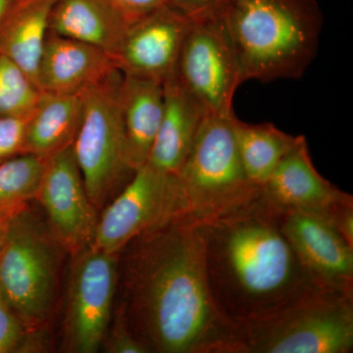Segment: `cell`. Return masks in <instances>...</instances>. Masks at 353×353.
<instances>
[{
    "label": "cell",
    "mask_w": 353,
    "mask_h": 353,
    "mask_svg": "<svg viewBox=\"0 0 353 353\" xmlns=\"http://www.w3.org/2000/svg\"><path fill=\"white\" fill-rule=\"evenodd\" d=\"M122 252L119 311L148 353H236L238 328L209 289L201 223L169 216Z\"/></svg>",
    "instance_id": "obj_1"
},
{
    "label": "cell",
    "mask_w": 353,
    "mask_h": 353,
    "mask_svg": "<svg viewBox=\"0 0 353 353\" xmlns=\"http://www.w3.org/2000/svg\"><path fill=\"white\" fill-rule=\"evenodd\" d=\"M201 225L211 296L236 328L322 287L304 268L281 230L277 210L261 194Z\"/></svg>",
    "instance_id": "obj_2"
},
{
    "label": "cell",
    "mask_w": 353,
    "mask_h": 353,
    "mask_svg": "<svg viewBox=\"0 0 353 353\" xmlns=\"http://www.w3.org/2000/svg\"><path fill=\"white\" fill-rule=\"evenodd\" d=\"M221 15L241 83L301 78L317 55L324 21L317 0H228Z\"/></svg>",
    "instance_id": "obj_3"
},
{
    "label": "cell",
    "mask_w": 353,
    "mask_h": 353,
    "mask_svg": "<svg viewBox=\"0 0 353 353\" xmlns=\"http://www.w3.org/2000/svg\"><path fill=\"white\" fill-rule=\"evenodd\" d=\"M234 115L208 114L189 157L174 176V214L201 223L227 214L261 194L241 164Z\"/></svg>",
    "instance_id": "obj_4"
},
{
    "label": "cell",
    "mask_w": 353,
    "mask_h": 353,
    "mask_svg": "<svg viewBox=\"0 0 353 353\" xmlns=\"http://www.w3.org/2000/svg\"><path fill=\"white\" fill-rule=\"evenodd\" d=\"M238 331L236 353H352L353 292L318 288Z\"/></svg>",
    "instance_id": "obj_5"
},
{
    "label": "cell",
    "mask_w": 353,
    "mask_h": 353,
    "mask_svg": "<svg viewBox=\"0 0 353 353\" xmlns=\"http://www.w3.org/2000/svg\"><path fill=\"white\" fill-rule=\"evenodd\" d=\"M122 76L117 69L83 90L82 121L72 145L88 199L97 210L108 205L134 173L121 111Z\"/></svg>",
    "instance_id": "obj_6"
},
{
    "label": "cell",
    "mask_w": 353,
    "mask_h": 353,
    "mask_svg": "<svg viewBox=\"0 0 353 353\" xmlns=\"http://www.w3.org/2000/svg\"><path fill=\"white\" fill-rule=\"evenodd\" d=\"M59 245L27 208L13 216L0 252V296L29 333L50 317L57 278Z\"/></svg>",
    "instance_id": "obj_7"
},
{
    "label": "cell",
    "mask_w": 353,
    "mask_h": 353,
    "mask_svg": "<svg viewBox=\"0 0 353 353\" xmlns=\"http://www.w3.org/2000/svg\"><path fill=\"white\" fill-rule=\"evenodd\" d=\"M174 75L209 113H234L240 67L221 13L192 18Z\"/></svg>",
    "instance_id": "obj_8"
},
{
    "label": "cell",
    "mask_w": 353,
    "mask_h": 353,
    "mask_svg": "<svg viewBox=\"0 0 353 353\" xmlns=\"http://www.w3.org/2000/svg\"><path fill=\"white\" fill-rule=\"evenodd\" d=\"M117 255L88 246L76 256L67 303L70 352H97L105 340L117 285Z\"/></svg>",
    "instance_id": "obj_9"
},
{
    "label": "cell",
    "mask_w": 353,
    "mask_h": 353,
    "mask_svg": "<svg viewBox=\"0 0 353 353\" xmlns=\"http://www.w3.org/2000/svg\"><path fill=\"white\" fill-rule=\"evenodd\" d=\"M174 201V176L143 165L104 208L90 246L119 254L138 234L173 215Z\"/></svg>",
    "instance_id": "obj_10"
},
{
    "label": "cell",
    "mask_w": 353,
    "mask_h": 353,
    "mask_svg": "<svg viewBox=\"0 0 353 353\" xmlns=\"http://www.w3.org/2000/svg\"><path fill=\"white\" fill-rule=\"evenodd\" d=\"M37 201L43 204L50 233L63 250L77 256L92 245L97 210L88 199L72 145L44 159Z\"/></svg>",
    "instance_id": "obj_11"
},
{
    "label": "cell",
    "mask_w": 353,
    "mask_h": 353,
    "mask_svg": "<svg viewBox=\"0 0 353 353\" xmlns=\"http://www.w3.org/2000/svg\"><path fill=\"white\" fill-rule=\"evenodd\" d=\"M192 17L166 4L130 25L115 54L126 75L164 83L175 73L183 39Z\"/></svg>",
    "instance_id": "obj_12"
},
{
    "label": "cell",
    "mask_w": 353,
    "mask_h": 353,
    "mask_svg": "<svg viewBox=\"0 0 353 353\" xmlns=\"http://www.w3.org/2000/svg\"><path fill=\"white\" fill-rule=\"evenodd\" d=\"M261 196L278 210L312 213L330 223L339 211L353 204L352 196L316 170L304 136H299L296 145L262 185Z\"/></svg>",
    "instance_id": "obj_13"
},
{
    "label": "cell",
    "mask_w": 353,
    "mask_h": 353,
    "mask_svg": "<svg viewBox=\"0 0 353 353\" xmlns=\"http://www.w3.org/2000/svg\"><path fill=\"white\" fill-rule=\"evenodd\" d=\"M276 210L283 234L313 280L353 292V248L333 225L312 213Z\"/></svg>",
    "instance_id": "obj_14"
},
{
    "label": "cell",
    "mask_w": 353,
    "mask_h": 353,
    "mask_svg": "<svg viewBox=\"0 0 353 353\" xmlns=\"http://www.w3.org/2000/svg\"><path fill=\"white\" fill-rule=\"evenodd\" d=\"M118 69L112 55L90 44L50 32L39 61V92L81 94Z\"/></svg>",
    "instance_id": "obj_15"
},
{
    "label": "cell",
    "mask_w": 353,
    "mask_h": 353,
    "mask_svg": "<svg viewBox=\"0 0 353 353\" xmlns=\"http://www.w3.org/2000/svg\"><path fill=\"white\" fill-rule=\"evenodd\" d=\"M163 88V115L146 164L175 176L189 157L209 112L175 75L165 81Z\"/></svg>",
    "instance_id": "obj_16"
},
{
    "label": "cell",
    "mask_w": 353,
    "mask_h": 353,
    "mask_svg": "<svg viewBox=\"0 0 353 353\" xmlns=\"http://www.w3.org/2000/svg\"><path fill=\"white\" fill-rule=\"evenodd\" d=\"M129 24L108 0H57L50 32L101 48L115 59Z\"/></svg>",
    "instance_id": "obj_17"
},
{
    "label": "cell",
    "mask_w": 353,
    "mask_h": 353,
    "mask_svg": "<svg viewBox=\"0 0 353 353\" xmlns=\"http://www.w3.org/2000/svg\"><path fill=\"white\" fill-rule=\"evenodd\" d=\"M120 102L128 154L136 171L148 162L159 129L164 108L163 83L123 74Z\"/></svg>",
    "instance_id": "obj_18"
},
{
    "label": "cell",
    "mask_w": 353,
    "mask_h": 353,
    "mask_svg": "<svg viewBox=\"0 0 353 353\" xmlns=\"http://www.w3.org/2000/svg\"><path fill=\"white\" fill-rule=\"evenodd\" d=\"M83 92H41L26 118L24 153L43 159L73 145L82 121Z\"/></svg>",
    "instance_id": "obj_19"
},
{
    "label": "cell",
    "mask_w": 353,
    "mask_h": 353,
    "mask_svg": "<svg viewBox=\"0 0 353 353\" xmlns=\"http://www.w3.org/2000/svg\"><path fill=\"white\" fill-rule=\"evenodd\" d=\"M55 2L18 0L0 28V53L11 60L36 87L39 61L50 34L51 9Z\"/></svg>",
    "instance_id": "obj_20"
},
{
    "label": "cell",
    "mask_w": 353,
    "mask_h": 353,
    "mask_svg": "<svg viewBox=\"0 0 353 353\" xmlns=\"http://www.w3.org/2000/svg\"><path fill=\"white\" fill-rule=\"evenodd\" d=\"M234 141L246 175L261 189L299 136L281 131L272 123L248 124L234 115Z\"/></svg>",
    "instance_id": "obj_21"
},
{
    "label": "cell",
    "mask_w": 353,
    "mask_h": 353,
    "mask_svg": "<svg viewBox=\"0 0 353 353\" xmlns=\"http://www.w3.org/2000/svg\"><path fill=\"white\" fill-rule=\"evenodd\" d=\"M44 159L21 153L0 160V218L12 217L38 197Z\"/></svg>",
    "instance_id": "obj_22"
},
{
    "label": "cell",
    "mask_w": 353,
    "mask_h": 353,
    "mask_svg": "<svg viewBox=\"0 0 353 353\" xmlns=\"http://www.w3.org/2000/svg\"><path fill=\"white\" fill-rule=\"evenodd\" d=\"M39 94L36 85L0 53V115L27 117Z\"/></svg>",
    "instance_id": "obj_23"
},
{
    "label": "cell",
    "mask_w": 353,
    "mask_h": 353,
    "mask_svg": "<svg viewBox=\"0 0 353 353\" xmlns=\"http://www.w3.org/2000/svg\"><path fill=\"white\" fill-rule=\"evenodd\" d=\"M26 118L0 115V160L24 153Z\"/></svg>",
    "instance_id": "obj_24"
},
{
    "label": "cell",
    "mask_w": 353,
    "mask_h": 353,
    "mask_svg": "<svg viewBox=\"0 0 353 353\" xmlns=\"http://www.w3.org/2000/svg\"><path fill=\"white\" fill-rule=\"evenodd\" d=\"M27 329L0 296V353L13 352L19 347Z\"/></svg>",
    "instance_id": "obj_25"
},
{
    "label": "cell",
    "mask_w": 353,
    "mask_h": 353,
    "mask_svg": "<svg viewBox=\"0 0 353 353\" xmlns=\"http://www.w3.org/2000/svg\"><path fill=\"white\" fill-rule=\"evenodd\" d=\"M104 343L106 352L110 353H148V348L132 334L120 311L114 323L112 333L108 334L102 345Z\"/></svg>",
    "instance_id": "obj_26"
},
{
    "label": "cell",
    "mask_w": 353,
    "mask_h": 353,
    "mask_svg": "<svg viewBox=\"0 0 353 353\" xmlns=\"http://www.w3.org/2000/svg\"><path fill=\"white\" fill-rule=\"evenodd\" d=\"M113 8L126 20L129 25L143 19L145 16L154 12L170 0H108Z\"/></svg>",
    "instance_id": "obj_27"
},
{
    "label": "cell",
    "mask_w": 353,
    "mask_h": 353,
    "mask_svg": "<svg viewBox=\"0 0 353 353\" xmlns=\"http://www.w3.org/2000/svg\"><path fill=\"white\" fill-rule=\"evenodd\" d=\"M228 0H170L171 6L190 17H201L222 13Z\"/></svg>",
    "instance_id": "obj_28"
},
{
    "label": "cell",
    "mask_w": 353,
    "mask_h": 353,
    "mask_svg": "<svg viewBox=\"0 0 353 353\" xmlns=\"http://www.w3.org/2000/svg\"><path fill=\"white\" fill-rule=\"evenodd\" d=\"M18 0H0V28L12 12L14 7L17 4Z\"/></svg>",
    "instance_id": "obj_29"
},
{
    "label": "cell",
    "mask_w": 353,
    "mask_h": 353,
    "mask_svg": "<svg viewBox=\"0 0 353 353\" xmlns=\"http://www.w3.org/2000/svg\"><path fill=\"white\" fill-rule=\"evenodd\" d=\"M12 217L0 218V252H1L4 243H6L9 224H10V220Z\"/></svg>",
    "instance_id": "obj_30"
}]
</instances>
